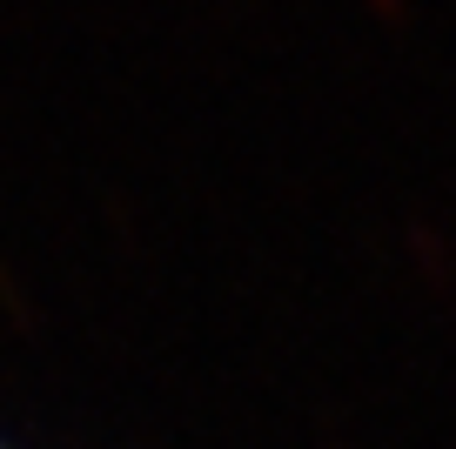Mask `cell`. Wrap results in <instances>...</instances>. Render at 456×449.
<instances>
[{"label": "cell", "instance_id": "cell-1", "mask_svg": "<svg viewBox=\"0 0 456 449\" xmlns=\"http://www.w3.org/2000/svg\"><path fill=\"white\" fill-rule=\"evenodd\" d=\"M0 449H7V443H0Z\"/></svg>", "mask_w": 456, "mask_h": 449}]
</instances>
